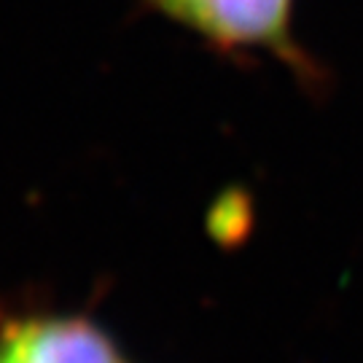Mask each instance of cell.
<instances>
[{
    "label": "cell",
    "mask_w": 363,
    "mask_h": 363,
    "mask_svg": "<svg viewBox=\"0 0 363 363\" xmlns=\"http://www.w3.org/2000/svg\"><path fill=\"white\" fill-rule=\"evenodd\" d=\"M210 49L226 57H272L310 81L315 65L294 33L296 0H145Z\"/></svg>",
    "instance_id": "obj_1"
},
{
    "label": "cell",
    "mask_w": 363,
    "mask_h": 363,
    "mask_svg": "<svg viewBox=\"0 0 363 363\" xmlns=\"http://www.w3.org/2000/svg\"><path fill=\"white\" fill-rule=\"evenodd\" d=\"M0 363H127L113 337L81 315H25L0 325Z\"/></svg>",
    "instance_id": "obj_2"
}]
</instances>
